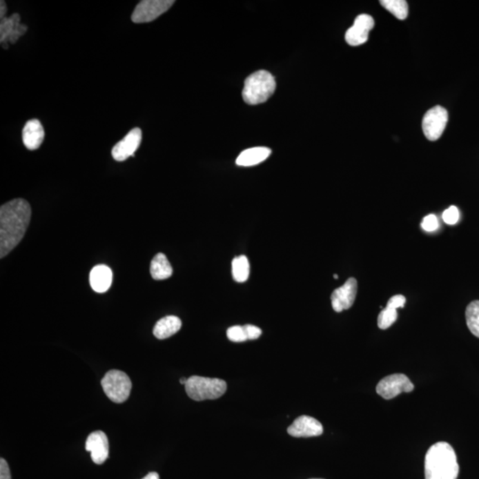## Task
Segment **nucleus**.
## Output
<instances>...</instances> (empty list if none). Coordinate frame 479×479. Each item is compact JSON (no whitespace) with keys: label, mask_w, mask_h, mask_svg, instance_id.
Masks as SVG:
<instances>
[{"label":"nucleus","mask_w":479,"mask_h":479,"mask_svg":"<svg viewBox=\"0 0 479 479\" xmlns=\"http://www.w3.org/2000/svg\"><path fill=\"white\" fill-rule=\"evenodd\" d=\"M174 3L173 0H143L133 11L132 21L135 23H150L169 10Z\"/></svg>","instance_id":"nucleus-6"},{"label":"nucleus","mask_w":479,"mask_h":479,"mask_svg":"<svg viewBox=\"0 0 479 479\" xmlns=\"http://www.w3.org/2000/svg\"><path fill=\"white\" fill-rule=\"evenodd\" d=\"M43 139H45V130H43L42 124L39 120H30L25 124L23 130V141L25 147L30 150H36L41 146Z\"/></svg>","instance_id":"nucleus-15"},{"label":"nucleus","mask_w":479,"mask_h":479,"mask_svg":"<svg viewBox=\"0 0 479 479\" xmlns=\"http://www.w3.org/2000/svg\"><path fill=\"white\" fill-rule=\"evenodd\" d=\"M86 449L91 453L92 462L96 465L104 463L110 453L107 435L101 431L92 432L87 438Z\"/></svg>","instance_id":"nucleus-12"},{"label":"nucleus","mask_w":479,"mask_h":479,"mask_svg":"<svg viewBox=\"0 0 479 479\" xmlns=\"http://www.w3.org/2000/svg\"><path fill=\"white\" fill-rule=\"evenodd\" d=\"M375 26V21L369 14H360L353 26L345 33V40L351 46L363 45L369 39V31Z\"/></svg>","instance_id":"nucleus-10"},{"label":"nucleus","mask_w":479,"mask_h":479,"mask_svg":"<svg viewBox=\"0 0 479 479\" xmlns=\"http://www.w3.org/2000/svg\"><path fill=\"white\" fill-rule=\"evenodd\" d=\"M313 479H322V478H313Z\"/></svg>","instance_id":"nucleus-33"},{"label":"nucleus","mask_w":479,"mask_h":479,"mask_svg":"<svg viewBox=\"0 0 479 479\" xmlns=\"http://www.w3.org/2000/svg\"><path fill=\"white\" fill-rule=\"evenodd\" d=\"M112 270L105 264H98L93 267L90 273V284L93 291L98 293H104L108 291L112 284Z\"/></svg>","instance_id":"nucleus-16"},{"label":"nucleus","mask_w":479,"mask_h":479,"mask_svg":"<svg viewBox=\"0 0 479 479\" xmlns=\"http://www.w3.org/2000/svg\"><path fill=\"white\" fill-rule=\"evenodd\" d=\"M173 270L166 255L158 253L151 261L150 273L155 281H163L173 275Z\"/></svg>","instance_id":"nucleus-19"},{"label":"nucleus","mask_w":479,"mask_h":479,"mask_svg":"<svg viewBox=\"0 0 479 479\" xmlns=\"http://www.w3.org/2000/svg\"><path fill=\"white\" fill-rule=\"evenodd\" d=\"M460 213L458 208L451 206L449 209L444 211L443 220L449 225H456L459 222Z\"/></svg>","instance_id":"nucleus-25"},{"label":"nucleus","mask_w":479,"mask_h":479,"mask_svg":"<svg viewBox=\"0 0 479 479\" xmlns=\"http://www.w3.org/2000/svg\"><path fill=\"white\" fill-rule=\"evenodd\" d=\"M21 23V17L19 14H14L10 17L1 19L0 24V42L2 43L3 48L8 49L9 37Z\"/></svg>","instance_id":"nucleus-20"},{"label":"nucleus","mask_w":479,"mask_h":479,"mask_svg":"<svg viewBox=\"0 0 479 479\" xmlns=\"http://www.w3.org/2000/svg\"><path fill=\"white\" fill-rule=\"evenodd\" d=\"M226 335H228L230 341L235 342V343H241V342L248 340L244 326H231L226 331Z\"/></svg>","instance_id":"nucleus-24"},{"label":"nucleus","mask_w":479,"mask_h":479,"mask_svg":"<svg viewBox=\"0 0 479 479\" xmlns=\"http://www.w3.org/2000/svg\"><path fill=\"white\" fill-rule=\"evenodd\" d=\"M422 228L427 232L436 231L438 228V220L437 217L435 215H428L426 216L422 220Z\"/></svg>","instance_id":"nucleus-26"},{"label":"nucleus","mask_w":479,"mask_h":479,"mask_svg":"<svg viewBox=\"0 0 479 479\" xmlns=\"http://www.w3.org/2000/svg\"><path fill=\"white\" fill-rule=\"evenodd\" d=\"M142 139L141 130L135 128L130 130L122 141L117 143L112 149V157L118 162H124L130 157H135L137 149L139 148Z\"/></svg>","instance_id":"nucleus-11"},{"label":"nucleus","mask_w":479,"mask_h":479,"mask_svg":"<svg viewBox=\"0 0 479 479\" xmlns=\"http://www.w3.org/2000/svg\"><path fill=\"white\" fill-rule=\"evenodd\" d=\"M182 322L177 316L170 315L164 317L158 320L154 328V335L157 339L163 340L175 335L182 329Z\"/></svg>","instance_id":"nucleus-18"},{"label":"nucleus","mask_w":479,"mask_h":479,"mask_svg":"<svg viewBox=\"0 0 479 479\" xmlns=\"http://www.w3.org/2000/svg\"><path fill=\"white\" fill-rule=\"evenodd\" d=\"M334 278H335V279H338V275H334Z\"/></svg>","instance_id":"nucleus-32"},{"label":"nucleus","mask_w":479,"mask_h":479,"mask_svg":"<svg viewBox=\"0 0 479 479\" xmlns=\"http://www.w3.org/2000/svg\"><path fill=\"white\" fill-rule=\"evenodd\" d=\"M413 382L407 375L393 374L387 376L378 382L376 393L385 400H391L403 393H411L413 391Z\"/></svg>","instance_id":"nucleus-8"},{"label":"nucleus","mask_w":479,"mask_h":479,"mask_svg":"<svg viewBox=\"0 0 479 479\" xmlns=\"http://www.w3.org/2000/svg\"><path fill=\"white\" fill-rule=\"evenodd\" d=\"M276 82L273 75L266 70L257 71L246 79L242 98L248 105L264 104L275 93Z\"/></svg>","instance_id":"nucleus-3"},{"label":"nucleus","mask_w":479,"mask_h":479,"mask_svg":"<svg viewBox=\"0 0 479 479\" xmlns=\"http://www.w3.org/2000/svg\"><path fill=\"white\" fill-rule=\"evenodd\" d=\"M425 479H456L459 465L455 450L447 442H438L429 449L424 461Z\"/></svg>","instance_id":"nucleus-2"},{"label":"nucleus","mask_w":479,"mask_h":479,"mask_svg":"<svg viewBox=\"0 0 479 479\" xmlns=\"http://www.w3.org/2000/svg\"><path fill=\"white\" fill-rule=\"evenodd\" d=\"M406 297L402 295H395L389 300L387 307L379 314L378 325L379 329H387L393 326L398 319L397 309L404 308Z\"/></svg>","instance_id":"nucleus-14"},{"label":"nucleus","mask_w":479,"mask_h":479,"mask_svg":"<svg viewBox=\"0 0 479 479\" xmlns=\"http://www.w3.org/2000/svg\"><path fill=\"white\" fill-rule=\"evenodd\" d=\"M380 4L399 20H405L409 15V5L406 0H382Z\"/></svg>","instance_id":"nucleus-22"},{"label":"nucleus","mask_w":479,"mask_h":479,"mask_svg":"<svg viewBox=\"0 0 479 479\" xmlns=\"http://www.w3.org/2000/svg\"><path fill=\"white\" fill-rule=\"evenodd\" d=\"M232 275L235 282H244L250 276V263L247 257L240 256L234 258L232 262Z\"/></svg>","instance_id":"nucleus-21"},{"label":"nucleus","mask_w":479,"mask_h":479,"mask_svg":"<svg viewBox=\"0 0 479 479\" xmlns=\"http://www.w3.org/2000/svg\"><path fill=\"white\" fill-rule=\"evenodd\" d=\"M449 113L441 106L431 108L422 119V130L429 141H435L440 139L446 129Z\"/></svg>","instance_id":"nucleus-7"},{"label":"nucleus","mask_w":479,"mask_h":479,"mask_svg":"<svg viewBox=\"0 0 479 479\" xmlns=\"http://www.w3.org/2000/svg\"><path fill=\"white\" fill-rule=\"evenodd\" d=\"M0 18L3 19L6 17V11H8V8H6V2H0Z\"/></svg>","instance_id":"nucleus-29"},{"label":"nucleus","mask_w":479,"mask_h":479,"mask_svg":"<svg viewBox=\"0 0 479 479\" xmlns=\"http://www.w3.org/2000/svg\"><path fill=\"white\" fill-rule=\"evenodd\" d=\"M188 378H180V380H179L180 384L186 385V382H188Z\"/></svg>","instance_id":"nucleus-31"},{"label":"nucleus","mask_w":479,"mask_h":479,"mask_svg":"<svg viewBox=\"0 0 479 479\" xmlns=\"http://www.w3.org/2000/svg\"><path fill=\"white\" fill-rule=\"evenodd\" d=\"M248 340H256L262 335V331L256 326L247 324L244 326Z\"/></svg>","instance_id":"nucleus-27"},{"label":"nucleus","mask_w":479,"mask_h":479,"mask_svg":"<svg viewBox=\"0 0 479 479\" xmlns=\"http://www.w3.org/2000/svg\"><path fill=\"white\" fill-rule=\"evenodd\" d=\"M466 322L472 334L479 338V300L471 302L467 306Z\"/></svg>","instance_id":"nucleus-23"},{"label":"nucleus","mask_w":479,"mask_h":479,"mask_svg":"<svg viewBox=\"0 0 479 479\" xmlns=\"http://www.w3.org/2000/svg\"><path fill=\"white\" fill-rule=\"evenodd\" d=\"M142 479H160L159 475L157 473V472H150V473H148L147 476H146L145 478H143Z\"/></svg>","instance_id":"nucleus-30"},{"label":"nucleus","mask_w":479,"mask_h":479,"mask_svg":"<svg viewBox=\"0 0 479 479\" xmlns=\"http://www.w3.org/2000/svg\"><path fill=\"white\" fill-rule=\"evenodd\" d=\"M101 387L108 399L121 404L128 400L133 384L129 376L120 370H110L101 380Z\"/></svg>","instance_id":"nucleus-5"},{"label":"nucleus","mask_w":479,"mask_h":479,"mask_svg":"<svg viewBox=\"0 0 479 479\" xmlns=\"http://www.w3.org/2000/svg\"><path fill=\"white\" fill-rule=\"evenodd\" d=\"M186 393L195 401L217 400L226 393L228 385L219 378L192 375L185 385Z\"/></svg>","instance_id":"nucleus-4"},{"label":"nucleus","mask_w":479,"mask_h":479,"mask_svg":"<svg viewBox=\"0 0 479 479\" xmlns=\"http://www.w3.org/2000/svg\"><path fill=\"white\" fill-rule=\"evenodd\" d=\"M288 433L295 438L318 437L323 433V427L318 420L302 416L289 426Z\"/></svg>","instance_id":"nucleus-13"},{"label":"nucleus","mask_w":479,"mask_h":479,"mask_svg":"<svg viewBox=\"0 0 479 479\" xmlns=\"http://www.w3.org/2000/svg\"><path fill=\"white\" fill-rule=\"evenodd\" d=\"M271 153L272 151L268 148L257 147L246 149L236 159V164L244 167L257 166V164L266 160L270 157Z\"/></svg>","instance_id":"nucleus-17"},{"label":"nucleus","mask_w":479,"mask_h":479,"mask_svg":"<svg viewBox=\"0 0 479 479\" xmlns=\"http://www.w3.org/2000/svg\"><path fill=\"white\" fill-rule=\"evenodd\" d=\"M358 282L355 278L348 279L343 286L335 289L331 295V303L335 312L341 313L350 309L355 301Z\"/></svg>","instance_id":"nucleus-9"},{"label":"nucleus","mask_w":479,"mask_h":479,"mask_svg":"<svg viewBox=\"0 0 479 479\" xmlns=\"http://www.w3.org/2000/svg\"><path fill=\"white\" fill-rule=\"evenodd\" d=\"M0 479H11V472L5 459H0Z\"/></svg>","instance_id":"nucleus-28"},{"label":"nucleus","mask_w":479,"mask_h":479,"mask_svg":"<svg viewBox=\"0 0 479 479\" xmlns=\"http://www.w3.org/2000/svg\"><path fill=\"white\" fill-rule=\"evenodd\" d=\"M30 205L14 199L0 208V257L10 253L23 240L30 222Z\"/></svg>","instance_id":"nucleus-1"}]
</instances>
